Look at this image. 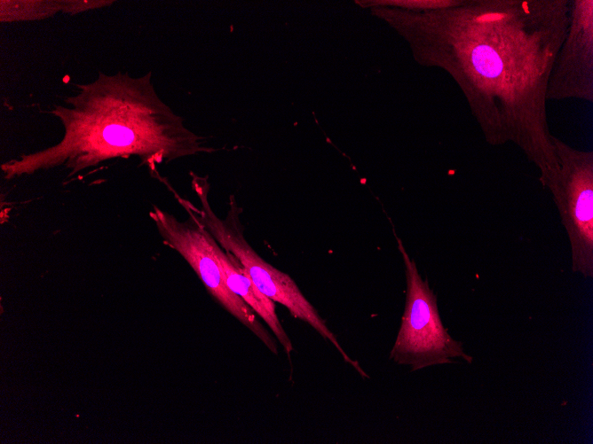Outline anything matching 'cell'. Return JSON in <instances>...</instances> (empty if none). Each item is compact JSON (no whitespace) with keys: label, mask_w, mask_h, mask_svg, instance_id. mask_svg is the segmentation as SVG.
I'll return each mask as SVG.
<instances>
[{"label":"cell","mask_w":593,"mask_h":444,"mask_svg":"<svg viewBox=\"0 0 593 444\" xmlns=\"http://www.w3.org/2000/svg\"><path fill=\"white\" fill-rule=\"evenodd\" d=\"M557 175L549 187L571 245L572 270L593 276V152L553 136Z\"/></svg>","instance_id":"6"},{"label":"cell","mask_w":593,"mask_h":444,"mask_svg":"<svg viewBox=\"0 0 593 444\" xmlns=\"http://www.w3.org/2000/svg\"><path fill=\"white\" fill-rule=\"evenodd\" d=\"M593 101V0H571L566 35L554 59L546 100Z\"/></svg>","instance_id":"7"},{"label":"cell","mask_w":593,"mask_h":444,"mask_svg":"<svg viewBox=\"0 0 593 444\" xmlns=\"http://www.w3.org/2000/svg\"><path fill=\"white\" fill-rule=\"evenodd\" d=\"M164 244L177 251L192 267L217 301L249 328L273 354L276 340L257 319L256 313L226 285L215 238L192 215L179 221L156 206L149 213Z\"/></svg>","instance_id":"5"},{"label":"cell","mask_w":593,"mask_h":444,"mask_svg":"<svg viewBox=\"0 0 593 444\" xmlns=\"http://www.w3.org/2000/svg\"><path fill=\"white\" fill-rule=\"evenodd\" d=\"M395 238L405 265L407 292L401 323L389 358L398 364L409 366L411 371L455 363V358L470 364L473 357L444 326L437 297L428 280L422 278L417 265L396 234Z\"/></svg>","instance_id":"4"},{"label":"cell","mask_w":593,"mask_h":444,"mask_svg":"<svg viewBox=\"0 0 593 444\" xmlns=\"http://www.w3.org/2000/svg\"><path fill=\"white\" fill-rule=\"evenodd\" d=\"M150 77L100 73L93 82L80 86V92L67 99L69 107L57 106L52 112L63 125L62 139L2 164L4 177L55 167L72 176L104 161L130 156L157 173L160 164L212 152L205 137L188 129L184 119L159 98Z\"/></svg>","instance_id":"2"},{"label":"cell","mask_w":593,"mask_h":444,"mask_svg":"<svg viewBox=\"0 0 593 444\" xmlns=\"http://www.w3.org/2000/svg\"><path fill=\"white\" fill-rule=\"evenodd\" d=\"M216 249L228 288L268 324L286 353L289 354L293 345L278 318L275 302L260 292L234 255L218 243Z\"/></svg>","instance_id":"8"},{"label":"cell","mask_w":593,"mask_h":444,"mask_svg":"<svg viewBox=\"0 0 593 444\" xmlns=\"http://www.w3.org/2000/svg\"><path fill=\"white\" fill-rule=\"evenodd\" d=\"M570 10L571 0H459L428 12L371 7L407 42L418 64L453 78L486 141L518 146L547 189L559 166L546 88Z\"/></svg>","instance_id":"1"},{"label":"cell","mask_w":593,"mask_h":444,"mask_svg":"<svg viewBox=\"0 0 593 444\" xmlns=\"http://www.w3.org/2000/svg\"><path fill=\"white\" fill-rule=\"evenodd\" d=\"M192 185L199 198L200 207L175 194L186 213L196 218L223 249L237 258L262 293L273 301L284 306L294 318L303 320L311 325L323 339L334 345L346 362L363 378H368L360 364L346 354L336 335L304 297L295 281L288 274L266 262L245 239L241 222L242 210L236 204L234 197H230L229 209L225 218L222 219L214 213L208 200L210 185L206 179L194 175Z\"/></svg>","instance_id":"3"},{"label":"cell","mask_w":593,"mask_h":444,"mask_svg":"<svg viewBox=\"0 0 593 444\" xmlns=\"http://www.w3.org/2000/svg\"><path fill=\"white\" fill-rule=\"evenodd\" d=\"M361 7L388 6L413 12H428L455 6L459 0L355 1Z\"/></svg>","instance_id":"9"}]
</instances>
